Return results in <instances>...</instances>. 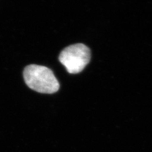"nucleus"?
Instances as JSON below:
<instances>
[{"instance_id":"f257e3e1","label":"nucleus","mask_w":152,"mask_h":152,"mask_svg":"<svg viewBox=\"0 0 152 152\" xmlns=\"http://www.w3.org/2000/svg\"><path fill=\"white\" fill-rule=\"evenodd\" d=\"M26 83L33 90L42 94H54L59 89V83L50 69L42 65L27 66L23 72Z\"/></svg>"},{"instance_id":"f03ea898","label":"nucleus","mask_w":152,"mask_h":152,"mask_svg":"<svg viewBox=\"0 0 152 152\" xmlns=\"http://www.w3.org/2000/svg\"><path fill=\"white\" fill-rule=\"evenodd\" d=\"M91 59V51L85 45L77 44L69 46L60 54L59 60L71 74L80 73Z\"/></svg>"}]
</instances>
